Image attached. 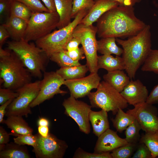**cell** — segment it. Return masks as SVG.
<instances>
[{
  "label": "cell",
  "instance_id": "cell-1",
  "mask_svg": "<svg viewBox=\"0 0 158 158\" xmlns=\"http://www.w3.org/2000/svg\"><path fill=\"white\" fill-rule=\"evenodd\" d=\"M133 6L119 5L104 14L97 21L99 38H116L135 35L146 25L135 15Z\"/></svg>",
  "mask_w": 158,
  "mask_h": 158
},
{
  "label": "cell",
  "instance_id": "cell-2",
  "mask_svg": "<svg viewBox=\"0 0 158 158\" xmlns=\"http://www.w3.org/2000/svg\"><path fill=\"white\" fill-rule=\"evenodd\" d=\"M116 41L122 47L125 70L130 79L134 78L152 50L150 27L146 25L137 35L126 40L116 38Z\"/></svg>",
  "mask_w": 158,
  "mask_h": 158
},
{
  "label": "cell",
  "instance_id": "cell-3",
  "mask_svg": "<svg viewBox=\"0 0 158 158\" xmlns=\"http://www.w3.org/2000/svg\"><path fill=\"white\" fill-rule=\"evenodd\" d=\"M7 44V49L19 56L32 76L42 78L49 58L41 49L24 39L8 41Z\"/></svg>",
  "mask_w": 158,
  "mask_h": 158
},
{
  "label": "cell",
  "instance_id": "cell-4",
  "mask_svg": "<svg viewBox=\"0 0 158 158\" xmlns=\"http://www.w3.org/2000/svg\"><path fill=\"white\" fill-rule=\"evenodd\" d=\"M10 51L8 55L0 57V78L4 88L16 91L31 82L32 76L19 56Z\"/></svg>",
  "mask_w": 158,
  "mask_h": 158
},
{
  "label": "cell",
  "instance_id": "cell-5",
  "mask_svg": "<svg viewBox=\"0 0 158 158\" xmlns=\"http://www.w3.org/2000/svg\"><path fill=\"white\" fill-rule=\"evenodd\" d=\"M89 11L86 9L81 10L68 25L54 30L36 41V45L41 49L49 58L54 53L65 51L68 42L73 37L74 30Z\"/></svg>",
  "mask_w": 158,
  "mask_h": 158
},
{
  "label": "cell",
  "instance_id": "cell-6",
  "mask_svg": "<svg viewBox=\"0 0 158 158\" xmlns=\"http://www.w3.org/2000/svg\"><path fill=\"white\" fill-rule=\"evenodd\" d=\"M97 89L87 95L92 107L111 111L115 115L119 109L128 107V103L121 93L105 81L100 82Z\"/></svg>",
  "mask_w": 158,
  "mask_h": 158
},
{
  "label": "cell",
  "instance_id": "cell-7",
  "mask_svg": "<svg viewBox=\"0 0 158 158\" xmlns=\"http://www.w3.org/2000/svg\"><path fill=\"white\" fill-rule=\"evenodd\" d=\"M59 21L57 11L33 13L28 23L24 39L28 42L35 41L45 36L57 28Z\"/></svg>",
  "mask_w": 158,
  "mask_h": 158
},
{
  "label": "cell",
  "instance_id": "cell-8",
  "mask_svg": "<svg viewBox=\"0 0 158 158\" xmlns=\"http://www.w3.org/2000/svg\"><path fill=\"white\" fill-rule=\"evenodd\" d=\"M97 28L93 25L88 26L79 24L76 27L73 36L80 40L86 59V63L90 73H97Z\"/></svg>",
  "mask_w": 158,
  "mask_h": 158
},
{
  "label": "cell",
  "instance_id": "cell-9",
  "mask_svg": "<svg viewBox=\"0 0 158 158\" xmlns=\"http://www.w3.org/2000/svg\"><path fill=\"white\" fill-rule=\"evenodd\" d=\"M40 80L28 83L16 91L18 96L14 98L7 107L5 115L25 116L32 114L30 105L38 94Z\"/></svg>",
  "mask_w": 158,
  "mask_h": 158
},
{
  "label": "cell",
  "instance_id": "cell-10",
  "mask_svg": "<svg viewBox=\"0 0 158 158\" xmlns=\"http://www.w3.org/2000/svg\"><path fill=\"white\" fill-rule=\"evenodd\" d=\"M37 140L33 151L37 158H62L68 146L63 140L58 138L53 134L49 133L43 137L39 133L36 134Z\"/></svg>",
  "mask_w": 158,
  "mask_h": 158
},
{
  "label": "cell",
  "instance_id": "cell-11",
  "mask_svg": "<svg viewBox=\"0 0 158 158\" xmlns=\"http://www.w3.org/2000/svg\"><path fill=\"white\" fill-rule=\"evenodd\" d=\"M62 105L65 109V114L75 121L80 130L89 134L91 130L89 116L92 106L71 95L64 100Z\"/></svg>",
  "mask_w": 158,
  "mask_h": 158
},
{
  "label": "cell",
  "instance_id": "cell-12",
  "mask_svg": "<svg viewBox=\"0 0 158 158\" xmlns=\"http://www.w3.org/2000/svg\"><path fill=\"white\" fill-rule=\"evenodd\" d=\"M65 80L56 72H44L43 78L40 80L39 93L30 104V107L33 108L38 105L56 95L67 93V92L60 89L61 86L63 85Z\"/></svg>",
  "mask_w": 158,
  "mask_h": 158
},
{
  "label": "cell",
  "instance_id": "cell-13",
  "mask_svg": "<svg viewBox=\"0 0 158 158\" xmlns=\"http://www.w3.org/2000/svg\"><path fill=\"white\" fill-rule=\"evenodd\" d=\"M126 112L135 116L145 133L158 132V111L153 104L146 102L137 104Z\"/></svg>",
  "mask_w": 158,
  "mask_h": 158
},
{
  "label": "cell",
  "instance_id": "cell-14",
  "mask_svg": "<svg viewBox=\"0 0 158 158\" xmlns=\"http://www.w3.org/2000/svg\"><path fill=\"white\" fill-rule=\"evenodd\" d=\"M101 80L97 73H90L87 76L75 79L65 80L70 95L75 99L87 96L93 89H97Z\"/></svg>",
  "mask_w": 158,
  "mask_h": 158
},
{
  "label": "cell",
  "instance_id": "cell-15",
  "mask_svg": "<svg viewBox=\"0 0 158 158\" xmlns=\"http://www.w3.org/2000/svg\"><path fill=\"white\" fill-rule=\"evenodd\" d=\"M120 93L128 103L134 106L146 102L148 96L146 87L138 79H131Z\"/></svg>",
  "mask_w": 158,
  "mask_h": 158
},
{
  "label": "cell",
  "instance_id": "cell-16",
  "mask_svg": "<svg viewBox=\"0 0 158 158\" xmlns=\"http://www.w3.org/2000/svg\"><path fill=\"white\" fill-rule=\"evenodd\" d=\"M127 143L125 138L119 136L117 131L109 128L98 137L94 149V152H110Z\"/></svg>",
  "mask_w": 158,
  "mask_h": 158
},
{
  "label": "cell",
  "instance_id": "cell-17",
  "mask_svg": "<svg viewBox=\"0 0 158 158\" xmlns=\"http://www.w3.org/2000/svg\"><path fill=\"white\" fill-rule=\"evenodd\" d=\"M120 5L113 0H95V3L80 24L88 26L92 25L105 13Z\"/></svg>",
  "mask_w": 158,
  "mask_h": 158
},
{
  "label": "cell",
  "instance_id": "cell-18",
  "mask_svg": "<svg viewBox=\"0 0 158 158\" xmlns=\"http://www.w3.org/2000/svg\"><path fill=\"white\" fill-rule=\"evenodd\" d=\"M28 22L18 17L10 16L3 24L13 40L18 41L24 39Z\"/></svg>",
  "mask_w": 158,
  "mask_h": 158
},
{
  "label": "cell",
  "instance_id": "cell-19",
  "mask_svg": "<svg viewBox=\"0 0 158 158\" xmlns=\"http://www.w3.org/2000/svg\"><path fill=\"white\" fill-rule=\"evenodd\" d=\"M107 112L101 109L98 111L91 110L89 114V120L93 128V133L99 137L109 128Z\"/></svg>",
  "mask_w": 158,
  "mask_h": 158
},
{
  "label": "cell",
  "instance_id": "cell-20",
  "mask_svg": "<svg viewBox=\"0 0 158 158\" xmlns=\"http://www.w3.org/2000/svg\"><path fill=\"white\" fill-rule=\"evenodd\" d=\"M2 123L5 124L12 130L13 135L18 136L20 135L32 134L33 129L28 125L22 116L11 115L7 116L4 120Z\"/></svg>",
  "mask_w": 158,
  "mask_h": 158
},
{
  "label": "cell",
  "instance_id": "cell-21",
  "mask_svg": "<svg viewBox=\"0 0 158 158\" xmlns=\"http://www.w3.org/2000/svg\"><path fill=\"white\" fill-rule=\"evenodd\" d=\"M59 21L57 28L61 29L71 22L73 0H54Z\"/></svg>",
  "mask_w": 158,
  "mask_h": 158
},
{
  "label": "cell",
  "instance_id": "cell-22",
  "mask_svg": "<svg viewBox=\"0 0 158 158\" xmlns=\"http://www.w3.org/2000/svg\"><path fill=\"white\" fill-rule=\"evenodd\" d=\"M104 80L121 92L130 81V78L122 70L108 72L103 76Z\"/></svg>",
  "mask_w": 158,
  "mask_h": 158
},
{
  "label": "cell",
  "instance_id": "cell-23",
  "mask_svg": "<svg viewBox=\"0 0 158 158\" xmlns=\"http://www.w3.org/2000/svg\"><path fill=\"white\" fill-rule=\"evenodd\" d=\"M97 66L98 69L103 68L108 72L125 70V65L122 58L118 56L114 57L111 55L98 56Z\"/></svg>",
  "mask_w": 158,
  "mask_h": 158
},
{
  "label": "cell",
  "instance_id": "cell-24",
  "mask_svg": "<svg viewBox=\"0 0 158 158\" xmlns=\"http://www.w3.org/2000/svg\"><path fill=\"white\" fill-rule=\"evenodd\" d=\"M116 38L114 37L102 38L97 41V51L102 55L114 54L120 56L122 54L123 50L116 44Z\"/></svg>",
  "mask_w": 158,
  "mask_h": 158
},
{
  "label": "cell",
  "instance_id": "cell-25",
  "mask_svg": "<svg viewBox=\"0 0 158 158\" xmlns=\"http://www.w3.org/2000/svg\"><path fill=\"white\" fill-rule=\"evenodd\" d=\"M27 148L15 142L8 143L0 151V158H30Z\"/></svg>",
  "mask_w": 158,
  "mask_h": 158
},
{
  "label": "cell",
  "instance_id": "cell-26",
  "mask_svg": "<svg viewBox=\"0 0 158 158\" xmlns=\"http://www.w3.org/2000/svg\"><path fill=\"white\" fill-rule=\"evenodd\" d=\"M89 69L86 64L60 68L56 73L65 80L80 78L85 76Z\"/></svg>",
  "mask_w": 158,
  "mask_h": 158
},
{
  "label": "cell",
  "instance_id": "cell-27",
  "mask_svg": "<svg viewBox=\"0 0 158 158\" xmlns=\"http://www.w3.org/2000/svg\"><path fill=\"white\" fill-rule=\"evenodd\" d=\"M135 119L134 116L124 112L120 108L116 114L114 118L111 119L114 127L117 132L122 133Z\"/></svg>",
  "mask_w": 158,
  "mask_h": 158
},
{
  "label": "cell",
  "instance_id": "cell-28",
  "mask_svg": "<svg viewBox=\"0 0 158 158\" xmlns=\"http://www.w3.org/2000/svg\"><path fill=\"white\" fill-rule=\"evenodd\" d=\"M33 13L24 4L15 0H12L10 16L20 18L28 23Z\"/></svg>",
  "mask_w": 158,
  "mask_h": 158
},
{
  "label": "cell",
  "instance_id": "cell-29",
  "mask_svg": "<svg viewBox=\"0 0 158 158\" xmlns=\"http://www.w3.org/2000/svg\"><path fill=\"white\" fill-rule=\"evenodd\" d=\"M139 143L146 145L151 152L152 158H158V132L145 133L141 136Z\"/></svg>",
  "mask_w": 158,
  "mask_h": 158
},
{
  "label": "cell",
  "instance_id": "cell-30",
  "mask_svg": "<svg viewBox=\"0 0 158 158\" xmlns=\"http://www.w3.org/2000/svg\"><path fill=\"white\" fill-rule=\"evenodd\" d=\"M141 129L140 125L135 119L125 130V139L127 143H138L141 137L139 132Z\"/></svg>",
  "mask_w": 158,
  "mask_h": 158
},
{
  "label": "cell",
  "instance_id": "cell-31",
  "mask_svg": "<svg viewBox=\"0 0 158 158\" xmlns=\"http://www.w3.org/2000/svg\"><path fill=\"white\" fill-rule=\"evenodd\" d=\"M49 58L51 61L56 63L61 68L81 65L79 61H75L71 59L64 51L54 53L50 56Z\"/></svg>",
  "mask_w": 158,
  "mask_h": 158
},
{
  "label": "cell",
  "instance_id": "cell-32",
  "mask_svg": "<svg viewBox=\"0 0 158 158\" xmlns=\"http://www.w3.org/2000/svg\"><path fill=\"white\" fill-rule=\"evenodd\" d=\"M141 70L158 74V49H152L142 65Z\"/></svg>",
  "mask_w": 158,
  "mask_h": 158
},
{
  "label": "cell",
  "instance_id": "cell-33",
  "mask_svg": "<svg viewBox=\"0 0 158 158\" xmlns=\"http://www.w3.org/2000/svg\"><path fill=\"white\" fill-rule=\"evenodd\" d=\"M138 143H128L115 149L111 153L112 158L131 157L136 149Z\"/></svg>",
  "mask_w": 158,
  "mask_h": 158
},
{
  "label": "cell",
  "instance_id": "cell-34",
  "mask_svg": "<svg viewBox=\"0 0 158 158\" xmlns=\"http://www.w3.org/2000/svg\"><path fill=\"white\" fill-rule=\"evenodd\" d=\"M94 3L95 0H73L72 18H74L81 10H89Z\"/></svg>",
  "mask_w": 158,
  "mask_h": 158
},
{
  "label": "cell",
  "instance_id": "cell-35",
  "mask_svg": "<svg viewBox=\"0 0 158 158\" xmlns=\"http://www.w3.org/2000/svg\"><path fill=\"white\" fill-rule=\"evenodd\" d=\"M25 5L33 13L50 12L40 0H15Z\"/></svg>",
  "mask_w": 158,
  "mask_h": 158
},
{
  "label": "cell",
  "instance_id": "cell-36",
  "mask_svg": "<svg viewBox=\"0 0 158 158\" xmlns=\"http://www.w3.org/2000/svg\"><path fill=\"white\" fill-rule=\"evenodd\" d=\"M74 158H112L110 152L97 153L86 152L80 147L78 148L73 156Z\"/></svg>",
  "mask_w": 158,
  "mask_h": 158
},
{
  "label": "cell",
  "instance_id": "cell-37",
  "mask_svg": "<svg viewBox=\"0 0 158 158\" xmlns=\"http://www.w3.org/2000/svg\"><path fill=\"white\" fill-rule=\"evenodd\" d=\"M14 142L19 145H28L33 147L36 145L37 137L36 135L32 134L20 135L13 139Z\"/></svg>",
  "mask_w": 158,
  "mask_h": 158
},
{
  "label": "cell",
  "instance_id": "cell-38",
  "mask_svg": "<svg viewBox=\"0 0 158 158\" xmlns=\"http://www.w3.org/2000/svg\"><path fill=\"white\" fill-rule=\"evenodd\" d=\"M132 158H152L151 152L144 143H138Z\"/></svg>",
  "mask_w": 158,
  "mask_h": 158
},
{
  "label": "cell",
  "instance_id": "cell-39",
  "mask_svg": "<svg viewBox=\"0 0 158 158\" xmlns=\"http://www.w3.org/2000/svg\"><path fill=\"white\" fill-rule=\"evenodd\" d=\"M17 92L14 91L7 88H0V104L1 105L9 100L15 98L18 95Z\"/></svg>",
  "mask_w": 158,
  "mask_h": 158
},
{
  "label": "cell",
  "instance_id": "cell-40",
  "mask_svg": "<svg viewBox=\"0 0 158 158\" xmlns=\"http://www.w3.org/2000/svg\"><path fill=\"white\" fill-rule=\"evenodd\" d=\"M64 51L71 59L75 61H79L80 60L83 59L85 57L84 56V51L82 47H78L71 51Z\"/></svg>",
  "mask_w": 158,
  "mask_h": 158
},
{
  "label": "cell",
  "instance_id": "cell-41",
  "mask_svg": "<svg viewBox=\"0 0 158 158\" xmlns=\"http://www.w3.org/2000/svg\"><path fill=\"white\" fill-rule=\"evenodd\" d=\"M12 0H0V20L10 15V10Z\"/></svg>",
  "mask_w": 158,
  "mask_h": 158
},
{
  "label": "cell",
  "instance_id": "cell-42",
  "mask_svg": "<svg viewBox=\"0 0 158 158\" xmlns=\"http://www.w3.org/2000/svg\"><path fill=\"white\" fill-rule=\"evenodd\" d=\"M146 102L153 105L158 103V84L154 87L148 95Z\"/></svg>",
  "mask_w": 158,
  "mask_h": 158
},
{
  "label": "cell",
  "instance_id": "cell-43",
  "mask_svg": "<svg viewBox=\"0 0 158 158\" xmlns=\"http://www.w3.org/2000/svg\"><path fill=\"white\" fill-rule=\"evenodd\" d=\"M81 44L80 40L78 38L73 37L68 42L65 51H70L74 50L79 47Z\"/></svg>",
  "mask_w": 158,
  "mask_h": 158
},
{
  "label": "cell",
  "instance_id": "cell-44",
  "mask_svg": "<svg viewBox=\"0 0 158 158\" xmlns=\"http://www.w3.org/2000/svg\"><path fill=\"white\" fill-rule=\"evenodd\" d=\"M9 141V134L2 126L0 127V146H4Z\"/></svg>",
  "mask_w": 158,
  "mask_h": 158
},
{
  "label": "cell",
  "instance_id": "cell-45",
  "mask_svg": "<svg viewBox=\"0 0 158 158\" xmlns=\"http://www.w3.org/2000/svg\"><path fill=\"white\" fill-rule=\"evenodd\" d=\"M10 37V35L6 29L2 25H0V46L2 47L5 40Z\"/></svg>",
  "mask_w": 158,
  "mask_h": 158
},
{
  "label": "cell",
  "instance_id": "cell-46",
  "mask_svg": "<svg viewBox=\"0 0 158 158\" xmlns=\"http://www.w3.org/2000/svg\"><path fill=\"white\" fill-rule=\"evenodd\" d=\"M14 98L11 99L4 103L1 105L0 107V123H3L4 117L5 115L6 109L8 106L12 102Z\"/></svg>",
  "mask_w": 158,
  "mask_h": 158
},
{
  "label": "cell",
  "instance_id": "cell-47",
  "mask_svg": "<svg viewBox=\"0 0 158 158\" xmlns=\"http://www.w3.org/2000/svg\"><path fill=\"white\" fill-rule=\"evenodd\" d=\"M42 1L50 12H56L54 0H42Z\"/></svg>",
  "mask_w": 158,
  "mask_h": 158
},
{
  "label": "cell",
  "instance_id": "cell-48",
  "mask_svg": "<svg viewBox=\"0 0 158 158\" xmlns=\"http://www.w3.org/2000/svg\"><path fill=\"white\" fill-rule=\"evenodd\" d=\"M118 3L120 5L133 6L136 3L139 2L141 0H113Z\"/></svg>",
  "mask_w": 158,
  "mask_h": 158
},
{
  "label": "cell",
  "instance_id": "cell-49",
  "mask_svg": "<svg viewBox=\"0 0 158 158\" xmlns=\"http://www.w3.org/2000/svg\"><path fill=\"white\" fill-rule=\"evenodd\" d=\"M38 130V133L42 137H46L49 134L48 126H39Z\"/></svg>",
  "mask_w": 158,
  "mask_h": 158
},
{
  "label": "cell",
  "instance_id": "cell-50",
  "mask_svg": "<svg viewBox=\"0 0 158 158\" xmlns=\"http://www.w3.org/2000/svg\"><path fill=\"white\" fill-rule=\"evenodd\" d=\"M39 126H49V121L47 119L42 118H40L38 121Z\"/></svg>",
  "mask_w": 158,
  "mask_h": 158
},
{
  "label": "cell",
  "instance_id": "cell-51",
  "mask_svg": "<svg viewBox=\"0 0 158 158\" xmlns=\"http://www.w3.org/2000/svg\"><path fill=\"white\" fill-rule=\"evenodd\" d=\"M10 51L8 49V50H4L2 48V47L0 46V57L6 56L9 54Z\"/></svg>",
  "mask_w": 158,
  "mask_h": 158
}]
</instances>
